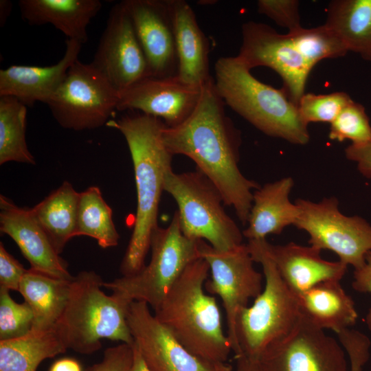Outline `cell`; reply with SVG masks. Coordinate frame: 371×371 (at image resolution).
<instances>
[{
  "label": "cell",
  "instance_id": "cell-29",
  "mask_svg": "<svg viewBox=\"0 0 371 371\" xmlns=\"http://www.w3.org/2000/svg\"><path fill=\"white\" fill-rule=\"evenodd\" d=\"M27 106L14 97L0 96V164H35L25 139Z\"/></svg>",
  "mask_w": 371,
  "mask_h": 371
},
{
  "label": "cell",
  "instance_id": "cell-2",
  "mask_svg": "<svg viewBox=\"0 0 371 371\" xmlns=\"http://www.w3.org/2000/svg\"><path fill=\"white\" fill-rule=\"evenodd\" d=\"M106 126L124 137L131 155L137 191L133 230L120 265L122 276L137 273L145 266L157 218L166 174L172 170L173 155L162 139L166 126L159 118L136 113L109 120Z\"/></svg>",
  "mask_w": 371,
  "mask_h": 371
},
{
  "label": "cell",
  "instance_id": "cell-40",
  "mask_svg": "<svg viewBox=\"0 0 371 371\" xmlns=\"http://www.w3.org/2000/svg\"><path fill=\"white\" fill-rule=\"evenodd\" d=\"M49 371H82V369L75 359L64 358L55 361Z\"/></svg>",
  "mask_w": 371,
  "mask_h": 371
},
{
  "label": "cell",
  "instance_id": "cell-39",
  "mask_svg": "<svg viewBox=\"0 0 371 371\" xmlns=\"http://www.w3.org/2000/svg\"><path fill=\"white\" fill-rule=\"evenodd\" d=\"M352 286L356 291L371 293V251L366 255L364 265L355 270ZM365 321L368 329L371 331V308L366 316Z\"/></svg>",
  "mask_w": 371,
  "mask_h": 371
},
{
  "label": "cell",
  "instance_id": "cell-23",
  "mask_svg": "<svg viewBox=\"0 0 371 371\" xmlns=\"http://www.w3.org/2000/svg\"><path fill=\"white\" fill-rule=\"evenodd\" d=\"M18 4L30 25L50 23L81 44L87 41V27L102 5L99 0H20Z\"/></svg>",
  "mask_w": 371,
  "mask_h": 371
},
{
  "label": "cell",
  "instance_id": "cell-11",
  "mask_svg": "<svg viewBox=\"0 0 371 371\" xmlns=\"http://www.w3.org/2000/svg\"><path fill=\"white\" fill-rule=\"evenodd\" d=\"M199 248L200 257L207 262L211 272L204 288L222 300L227 317V335L235 357H238L241 352L236 335V317L240 311L247 306L249 300L262 291V275L255 269L247 244L218 251L200 240Z\"/></svg>",
  "mask_w": 371,
  "mask_h": 371
},
{
  "label": "cell",
  "instance_id": "cell-31",
  "mask_svg": "<svg viewBox=\"0 0 371 371\" xmlns=\"http://www.w3.org/2000/svg\"><path fill=\"white\" fill-rule=\"evenodd\" d=\"M286 34L311 69L323 59L343 57L348 52L339 35L326 24L302 27Z\"/></svg>",
  "mask_w": 371,
  "mask_h": 371
},
{
  "label": "cell",
  "instance_id": "cell-25",
  "mask_svg": "<svg viewBox=\"0 0 371 371\" xmlns=\"http://www.w3.org/2000/svg\"><path fill=\"white\" fill-rule=\"evenodd\" d=\"M71 280L55 278L30 268L26 270L19 292L33 311L32 330L54 328L65 307Z\"/></svg>",
  "mask_w": 371,
  "mask_h": 371
},
{
  "label": "cell",
  "instance_id": "cell-13",
  "mask_svg": "<svg viewBox=\"0 0 371 371\" xmlns=\"http://www.w3.org/2000/svg\"><path fill=\"white\" fill-rule=\"evenodd\" d=\"M242 44L237 57L251 70L265 66L282 78L283 87L295 104L305 93L311 69L295 47L289 36L271 26L250 21L243 24Z\"/></svg>",
  "mask_w": 371,
  "mask_h": 371
},
{
  "label": "cell",
  "instance_id": "cell-1",
  "mask_svg": "<svg viewBox=\"0 0 371 371\" xmlns=\"http://www.w3.org/2000/svg\"><path fill=\"white\" fill-rule=\"evenodd\" d=\"M162 139L172 155H183L194 162L196 170L220 191L225 205L232 207L246 225L253 203L252 190L260 186L240 170V131L226 115L213 77L201 86L192 114L176 126H165Z\"/></svg>",
  "mask_w": 371,
  "mask_h": 371
},
{
  "label": "cell",
  "instance_id": "cell-7",
  "mask_svg": "<svg viewBox=\"0 0 371 371\" xmlns=\"http://www.w3.org/2000/svg\"><path fill=\"white\" fill-rule=\"evenodd\" d=\"M164 190L177 204L181 229L186 237L207 240L218 251L243 244V232L226 213L222 194L201 172L176 173L172 169L166 174Z\"/></svg>",
  "mask_w": 371,
  "mask_h": 371
},
{
  "label": "cell",
  "instance_id": "cell-30",
  "mask_svg": "<svg viewBox=\"0 0 371 371\" xmlns=\"http://www.w3.org/2000/svg\"><path fill=\"white\" fill-rule=\"evenodd\" d=\"M112 214L98 187L91 186L80 192L77 236L93 238L102 248L117 246L120 235Z\"/></svg>",
  "mask_w": 371,
  "mask_h": 371
},
{
  "label": "cell",
  "instance_id": "cell-17",
  "mask_svg": "<svg viewBox=\"0 0 371 371\" xmlns=\"http://www.w3.org/2000/svg\"><path fill=\"white\" fill-rule=\"evenodd\" d=\"M144 52L148 76L177 75L178 59L166 0H125Z\"/></svg>",
  "mask_w": 371,
  "mask_h": 371
},
{
  "label": "cell",
  "instance_id": "cell-27",
  "mask_svg": "<svg viewBox=\"0 0 371 371\" xmlns=\"http://www.w3.org/2000/svg\"><path fill=\"white\" fill-rule=\"evenodd\" d=\"M326 25L341 38L348 52L371 61V0H333Z\"/></svg>",
  "mask_w": 371,
  "mask_h": 371
},
{
  "label": "cell",
  "instance_id": "cell-33",
  "mask_svg": "<svg viewBox=\"0 0 371 371\" xmlns=\"http://www.w3.org/2000/svg\"><path fill=\"white\" fill-rule=\"evenodd\" d=\"M34 313L24 301L17 303L10 291L0 288V341L23 337L33 328Z\"/></svg>",
  "mask_w": 371,
  "mask_h": 371
},
{
  "label": "cell",
  "instance_id": "cell-15",
  "mask_svg": "<svg viewBox=\"0 0 371 371\" xmlns=\"http://www.w3.org/2000/svg\"><path fill=\"white\" fill-rule=\"evenodd\" d=\"M127 322L134 344L150 371H215V364L183 346L145 302L131 303Z\"/></svg>",
  "mask_w": 371,
  "mask_h": 371
},
{
  "label": "cell",
  "instance_id": "cell-35",
  "mask_svg": "<svg viewBox=\"0 0 371 371\" xmlns=\"http://www.w3.org/2000/svg\"><path fill=\"white\" fill-rule=\"evenodd\" d=\"M257 8L259 13L287 28L288 32L302 27L297 0H259Z\"/></svg>",
  "mask_w": 371,
  "mask_h": 371
},
{
  "label": "cell",
  "instance_id": "cell-34",
  "mask_svg": "<svg viewBox=\"0 0 371 371\" xmlns=\"http://www.w3.org/2000/svg\"><path fill=\"white\" fill-rule=\"evenodd\" d=\"M352 100L343 91L328 94L308 93L300 99L297 109L301 118L306 124L317 122L332 123Z\"/></svg>",
  "mask_w": 371,
  "mask_h": 371
},
{
  "label": "cell",
  "instance_id": "cell-10",
  "mask_svg": "<svg viewBox=\"0 0 371 371\" xmlns=\"http://www.w3.org/2000/svg\"><path fill=\"white\" fill-rule=\"evenodd\" d=\"M300 215L294 225L310 236L308 243L320 250L335 252L339 261L355 270L366 262L371 251V225L364 218L344 215L335 197L324 198L318 203L297 199Z\"/></svg>",
  "mask_w": 371,
  "mask_h": 371
},
{
  "label": "cell",
  "instance_id": "cell-18",
  "mask_svg": "<svg viewBox=\"0 0 371 371\" xmlns=\"http://www.w3.org/2000/svg\"><path fill=\"white\" fill-rule=\"evenodd\" d=\"M0 230L16 243L30 269L58 279L74 278L31 209L19 207L3 195L0 196Z\"/></svg>",
  "mask_w": 371,
  "mask_h": 371
},
{
  "label": "cell",
  "instance_id": "cell-32",
  "mask_svg": "<svg viewBox=\"0 0 371 371\" xmlns=\"http://www.w3.org/2000/svg\"><path fill=\"white\" fill-rule=\"evenodd\" d=\"M328 137L331 140L352 141L359 144L371 139V125L365 108L361 104L352 100L330 123Z\"/></svg>",
  "mask_w": 371,
  "mask_h": 371
},
{
  "label": "cell",
  "instance_id": "cell-41",
  "mask_svg": "<svg viewBox=\"0 0 371 371\" xmlns=\"http://www.w3.org/2000/svg\"><path fill=\"white\" fill-rule=\"evenodd\" d=\"M236 359V371H260L256 360L240 355Z\"/></svg>",
  "mask_w": 371,
  "mask_h": 371
},
{
  "label": "cell",
  "instance_id": "cell-4",
  "mask_svg": "<svg viewBox=\"0 0 371 371\" xmlns=\"http://www.w3.org/2000/svg\"><path fill=\"white\" fill-rule=\"evenodd\" d=\"M104 281L93 271H83L71 282L65 307L54 329L67 348L89 355L108 339L134 345L127 315L132 300L120 294L106 295Z\"/></svg>",
  "mask_w": 371,
  "mask_h": 371
},
{
  "label": "cell",
  "instance_id": "cell-21",
  "mask_svg": "<svg viewBox=\"0 0 371 371\" xmlns=\"http://www.w3.org/2000/svg\"><path fill=\"white\" fill-rule=\"evenodd\" d=\"M166 3L175 36L177 76L185 82L201 87L212 77L209 71V41L187 1L166 0Z\"/></svg>",
  "mask_w": 371,
  "mask_h": 371
},
{
  "label": "cell",
  "instance_id": "cell-20",
  "mask_svg": "<svg viewBox=\"0 0 371 371\" xmlns=\"http://www.w3.org/2000/svg\"><path fill=\"white\" fill-rule=\"evenodd\" d=\"M63 58L47 66L11 65L0 70V96L16 98L25 106L35 102L47 104L65 80L71 66L77 60L82 45L67 39Z\"/></svg>",
  "mask_w": 371,
  "mask_h": 371
},
{
  "label": "cell",
  "instance_id": "cell-5",
  "mask_svg": "<svg viewBox=\"0 0 371 371\" xmlns=\"http://www.w3.org/2000/svg\"><path fill=\"white\" fill-rule=\"evenodd\" d=\"M214 71L215 86L225 104L256 128L294 144L308 142V124L282 89L256 78L237 56L219 58Z\"/></svg>",
  "mask_w": 371,
  "mask_h": 371
},
{
  "label": "cell",
  "instance_id": "cell-19",
  "mask_svg": "<svg viewBox=\"0 0 371 371\" xmlns=\"http://www.w3.org/2000/svg\"><path fill=\"white\" fill-rule=\"evenodd\" d=\"M263 247L272 260L281 278L296 295L326 281H340L348 266L341 262H331L321 257L320 249L294 243L274 245L262 240Z\"/></svg>",
  "mask_w": 371,
  "mask_h": 371
},
{
  "label": "cell",
  "instance_id": "cell-37",
  "mask_svg": "<svg viewBox=\"0 0 371 371\" xmlns=\"http://www.w3.org/2000/svg\"><path fill=\"white\" fill-rule=\"evenodd\" d=\"M23 265L0 243V288L19 291L21 280L26 272Z\"/></svg>",
  "mask_w": 371,
  "mask_h": 371
},
{
  "label": "cell",
  "instance_id": "cell-44",
  "mask_svg": "<svg viewBox=\"0 0 371 371\" xmlns=\"http://www.w3.org/2000/svg\"><path fill=\"white\" fill-rule=\"evenodd\" d=\"M232 366L225 362L215 364V371H232Z\"/></svg>",
  "mask_w": 371,
  "mask_h": 371
},
{
  "label": "cell",
  "instance_id": "cell-3",
  "mask_svg": "<svg viewBox=\"0 0 371 371\" xmlns=\"http://www.w3.org/2000/svg\"><path fill=\"white\" fill-rule=\"evenodd\" d=\"M209 271L204 259L191 262L154 315L189 352L216 364L226 362L232 350L216 300L204 291Z\"/></svg>",
  "mask_w": 371,
  "mask_h": 371
},
{
  "label": "cell",
  "instance_id": "cell-6",
  "mask_svg": "<svg viewBox=\"0 0 371 371\" xmlns=\"http://www.w3.org/2000/svg\"><path fill=\"white\" fill-rule=\"evenodd\" d=\"M262 240H249L247 245L254 262L262 267L265 284L253 304L240 310L236 320L241 355L256 361L271 343L293 328L300 316L297 297L281 278Z\"/></svg>",
  "mask_w": 371,
  "mask_h": 371
},
{
  "label": "cell",
  "instance_id": "cell-16",
  "mask_svg": "<svg viewBox=\"0 0 371 371\" xmlns=\"http://www.w3.org/2000/svg\"><path fill=\"white\" fill-rule=\"evenodd\" d=\"M201 87L188 84L178 76H148L119 93L117 109L137 110L174 127L185 121L196 108Z\"/></svg>",
  "mask_w": 371,
  "mask_h": 371
},
{
  "label": "cell",
  "instance_id": "cell-22",
  "mask_svg": "<svg viewBox=\"0 0 371 371\" xmlns=\"http://www.w3.org/2000/svg\"><path fill=\"white\" fill-rule=\"evenodd\" d=\"M293 184L291 177H284L254 191L244 237L248 240L265 239L269 234H280L286 226L294 225L300 211L289 199Z\"/></svg>",
  "mask_w": 371,
  "mask_h": 371
},
{
  "label": "cell",
  "instance_id": "cell-28",
  "mask_svg": "<svg viewBox=\"0 0 371 371\" xmlns=\"http://www.w3.org/2000/svg\"><path fill=\"white\" fill-rule=\"evenodd\" d=\"M54 328L0 341V371H36L40 363L67 350Z\"/></svg>",
  "mask_w": 371,
  "mask_h": 371
},
{
  "label": "cell",
  "instance_id": "cell-9",
  "mask_svg": "<svg viewBox=\"0 0 371 371\" xmlns=\"http://www.w3.org/2000/svg\"><path fill=\"white\" fill-rule=\"evenodd\" d=\"M118 100L110 82L91 63L78 59L46 104L62 127L82 131L106 124Z\"/></svg>",
  "mask_w": 371,
  "mask_h": 371
},
{
  "label": "cell",
  "instance_id": "cell-43",
  "mask_svg": "<svg viewBox=\"0 0 371 371\" xmlns=\"http://www.w3.org/2000/svg\"><path fill=\"white\" fill-rule=\"evenodd\" d=\"M1 25L4 24L6 18L10 14V10H11V3L9 1H1Z\"/></svg>",
  "mask_w": 371,
  "mask_h": 371
},
{
  "label": "cell",
  "instance_id": "cell-24",
  "mask_svg": "<svg viewBox=\"0 0 371 371\" xmlns=\"http://www.w3.org/2000/svg\"><path fill=\"white\" fill-rule=\"evenodd\" d=\"M301 314L315 326L337 334L358 319L355 302L340 281L319 283L297 296Z\"/></svg>",
  "mask_w": 371,
  "mask_h": 371
},
{
  "label": "cell",
  "instance_id": "cell-14",
  "mask_svg": "<svg viewBox=\"0 0 371 371\" xmlns=\"http://www.w3.org/2000/svg\"><path fill=\"white\" fill-rule=\"evenodd\" d=\"M90 63L119 93L148 76L147 62L124 1L111 8Z\"/></svg>",
  "mask_w": 371,
  "mask_h": 371
},
{
  "label": "cell",
  "instance_id": "cell-12",
  "mask_svg": "<svg viewBox=\"0 0 371 371\" xmlns=\"http://www.w3.org/2000/svg\"><path fill=\"white\" fill-rule=\"evenodd\" d=\"M257 363L260 371H348L339 341L301 313L293 328L271 343Z\"/></svg>",
  "mask_w": 371,
  "mask_h": 371
},
{
  "label": "cell",
  "instance_id": "cell-38",
  "mask_svg": "<svg viewBox=\"0 0 371 371\" xmlns=\"http://www.w3.org/2000/svg\"><path fill=\"white\" fill-rule=\"evenodd\" d=\"M348 159L357 162L361 174L371 179V139L359 144H351L345 149Z\"/></svg>",
  "mask_w": 371,
  "mask_h": 371
},
{
  "label": "cell",
  "instance_id": "cell-8",
  "mask_svg": "<svg viewBox=\"0 0 371 371\" xmlns=\"http://www.w3.org/2000/svg\"><path fill=\"white\" fill-rule=\"evenodd\" d=\"M199 240L183 234L175 211L168 227L158 226L153 232L149 263L137 273L104 282L103 286L132 301L145 302L155 312L186 268L201 258Z\"/></svg>",
  "mask_w": 371,
  "mask_h": 371
},
{
  "label": "cell",
  "instance_id": "cell-26",
  "mask_svg": "<svg viewBox=\"0 0 371 371\" xmlns=\"http://www.w3.org/2000/svg\"><path fill=\"white\" fill-rule=\"evenodd\" d=\"M80 192L65 181L56 190L31 208L58 254L67 242L77 236Z\"/></svg>",
  "mask_w": 371,
  "mask_h": 371
},
{
  "label": "cell",
  "instance_id": "cell-42",
  "mask_svg": "<svg viewBox=\"0 0 371 371\" xmlns=\"http://www.w3.org/2000/svg\"><path fill=\"white\" fill-rule=\"evenodd\" d=\"M128 371H150L135 344L133 345V359Z\"/></svg>",
  "mask_w": 371,
  "mask_h": 371
},
{
  "label": "cell",
  "instance_id": "cell-36",
  "mask_svg": "<svg viewBox=\"0 0 371 371\" xmlns=\"http://www.w3.org/2000/svg\"><path fill=\"white\" fill-rule=\"evenodd\" d=\"M133 359V346L122 343L105 350L99 363L86 371H128Z\"/></svg>",
  "mask_w": 371,
  "mask_h": 371
}]
</instances>
